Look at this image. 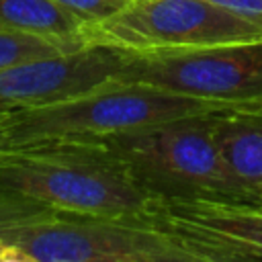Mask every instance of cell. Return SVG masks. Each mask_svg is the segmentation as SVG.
Here are the masks:
<instances>
[{
  "mask_svg": "<svg viewBox=\"0 0 262 262\" xmlns=\"http://www.w3.org/2000/svg\"><path fill=\"white\" fill-rule=\"evenodd\" d=\"M151 225L188 246L201 262L262 258V207L223 199L160 201Z\"/></svg>",
  "mask_w": 262,
  "mask_h": 262,
  "instance_id": "cell-8",
  "label": "cell"
},
{
  "mask_svg": "<svg viewBox=\"0 0 262 262\" xmlns=\"http://www.w3.org/2000/svg\"><path fill=\"white\" fill-rule=\"evenodd\" d=\"M237 16L262 25V0H209Z\"/></svg>",
  "mask_w": 262,
  "mask_h": 262,
  "instance_id": "cell-14",
  "label": "cell"
},
{
  "mask_svg": "<svg viewBox=\"0 0 262 262\" xmlns=\"http://www.w3.org/2000/svg\"><path fill=\"white\" fill-rule=\"evenodd\" d=\"M0 188L57 213L149 223L158 207L100 139H49L0 149Z\"/></svg>",
  "mask_w": 262,
  "mask_h": 262,
  "instance_id": "cell-1",
  "label": "cell"
},
{
  "mask_svg": "<svg viewBox=\"0 0 262 262\" xmlns=\"http://www.w3.org/2000/svg\"><path fill=\"white\" fill-rule=\"evenodd\" d=\"M131 51L111 43H88L76 51L0 68V119L115 82Z\"/></svg>",
  "mask_w": 262,
  "mask_h": 262,
  "instance_id": "cell-7",
  "label": "cell"
},
{
  "mask_svg": "<svg viewBox=\"0 0 262 262\" xmlns=\"http://www.w3.org/2000/svg\"><path fill=\"white\" fill-rule=\"evenodd\" d=\"M55 213H57L55 209L31 199V196L0 188V235L12 227L51 217Z\"/></svg>",
  "mask_w": 262,
  "mask_h": 262,
  "instance_id": "cell-12",
  "label": "cell"
},
{
  "mask_svg": "<svg viewBox=\"0 0 262 262\" xmlns=\"http://www.w3.org/2000/svg\"><path fill=\"white\" fill-rule=\"evenodd\" d=\"M0 29L43 37L68 49L94 43L90 27L55 0H0Z\"/></svg>",
  "mask_w": 262,
  "mask_h": 262,
  "instance_id": "cell-10",
  "label": "cell"
},
{
  "mask_svg": "<svg viewBox=\"0 0 262 262\" xmlns=\"http://www.w3.org/2000/svg\"><path fill=\"white\" fill-rule=\"evenodd\" d=\"M115 82L149 84L205 100L262 102V39L194 49L131 51Z\"/></svg>",
  "mask_w": 262,
  "mask_h": 262,
  "instance_id": "cell-5",
  "label": "cell"
},
{
  "mask_svg": "<svg viewBox=\"0 0 262 262\" xmlns=\"http://www.w3.org/2000/svg\"><path fill=\"white\" fill-rule=\"evenodd\" d=\"M0 237L20 262H201L172 233L133 219L55 213Z\"/></svg>",
  "mask_w": 262,
  "mask_h": 262,
  "instance_id": "cell-4",
  "label": "cell"
},
{
  "mask_svg": "<svg viewBox=\"0 0 262 262\" xmlns=\"http://www.w3.org/2000/svg\"><path fill=\"white\" fill-rule=\"evenodd\" d=\"M76 49H68L55 41L27 35V33H16V31H4L0 29V68L27 61V59H37V57H49V55H59Z\"/></svg>",
  "mask_w": 262,
  "mask_h": 262,
  "instance_id": "cell-11",
  "label": "cell"
},
{
  "mask_svg": "<svg viewBox=\"0 0 262 262\" xmlns=\"http://www.w3.org/2000/svg\"><path fill=\"white\" fill-rule=\"evenodd\" d=\"M6 145V139H4V133H2V127H0V149Z\"/></svg>",
  "mask_w": 262,
  "mask_h": 262,
  "instance_id": "cell-16",
  "label": "cell"
},
{
  "mask_svg": "<svg viewBox=\"0 0 262 262\" xmlns=\"http://www.w3.org/2000/svg\"><path fill=\"white\" fill-rule=\"evenodd\" d=\"M213 137L231 178L262 203V102L217 111Z\"/></svg>",
  "mask_w": 262,
  "mask_h": 262,
  "instance_id": "cell-9",
  "label": "cell"
},
{
  "mask_svg": "<svg viewBox=\"0 0 262 262\" xmlns=\"http://www.w3.org/2000/svg\"><path fill=\"white\" fill-rule=\"evenodd\" d=\"M215 113L178 117L100 141L158 201L223 199L262 207L227 172L213 137Z\"/></svg>",
  "mask_w": 262,
  "mask_h": 262,
  "instance_id": "cell-2",
  "label": "cell"
},
{
  "mask_svg": "<svg viewBox=\"0 0 262 262\" xmlns=\"http://www.w3.org/2000/svg\"><path fill=\"white\" fill-rule=\"evenodd\" d=\"M231 106L239 104L194 98L149 84L111 82L74 98L6 115L0 119V127L6 145L49 139H100Z\"/></svg>",
  "mask_w": 262,
  "mask_h": 262,
  "instance_id": "cell-3",
  "label": "cell"
},
{
  "mask_svg": "<svg viewBox=\"0 0 262 262\" xmlns=\"http://www.w3.org/2000/svg\"><path fill=\"white\" fill-rule=\"evenodd\" d=\"M90 37L143 53L256 41L262 39V25L209 0H131L119 14L92 27Z\"/></svg>",
  "mask_w": 262,
  "mask_h": 262,
  "instance_id": "cell-6",
  "label": "cell"
},
{
  "mask_svg": "<svg viewBox=\"0 0 262 262\" xmlns=\"http://www.w3.org/2000/svg\"><path fill=\"white\" fill-rule=\"evenodd\" d=\"M55 2L66 10H70L74 16H78L80 20H84L92 31V27L119 14L131 0H55Z\"/></svg>",
  "mask_w": 262,
  "mask_h": 262,
  "instance_id": "cell-13",
  "label": "cell"
},
{
  "mask_svg": "<svg viewBox=\"0 0 262 262\" xmlns=\"http://www.w3.org/2000/svg\"><path fill=\"white\" fill-rule=\"evenodd\" d=\"M0 262H20V256L16 254V250L10 248L2 237H0Z\"/></svg>",
  "mask_w": 262,
  "mask_h": 262,
  "instance_id": "cell-15",
  "label": "cell"
}]
</instances>
